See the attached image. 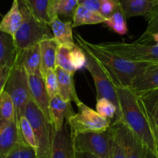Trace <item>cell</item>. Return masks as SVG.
I'll return each instance as SVG.
<instances>
[{
    "label": "cell",
    "instance_id": "6da1fadb",
    "mask_svg": "<svg viewBox=\"0 0 158 158\" xmlns=\"http://www.w3.org/2000/svg\"><path fill=\"white\" fill-rule=\"evenodd\" d=\"M74 39L80 47L88 51L94 57L116 88H130L134 79L150 65L153 64L125 60L102 49L97 44L89 43L78 32H75Z\"/></svg>",
    "mask_w": 158,
    "mask_h": 158
},
{
    "label": "cell",
    "instance_id": "7a4b0ae2",
    "mask_svg": "<svg viewBox=\"0 0 158 158\" xmlns=\"http://www.w3.org/2000/svg\"><path fill=\"white\" fill-rule=\"evenodd\" d=\"M121 120L135 134L146 149L156 155L157 145L136 94L129 88L116 87Z\"/></svg>",
    "mask_w": 158,
    "mask_h": 158
},
{
    "label": "cell",
    "instance_id": "3957f363",
    "mask_svg": "<svg viewBox=\"0 0 158 158\" xmlns=\"http://www.w3.org/2000/svg\"><path fill=\"white\" fill-rule=\"evenodd\" d=\"M23 22L20 29L13 35L14 43L18 51L40 43L44 39L53 37L49 25L37 19L31 9L28 0H18Z\"/></svg>",
    "mask_w": 158,
    "mask_h": 158
},
{
    "label": "cell",
    "instance_id": "277c9868",
    "mask_svg": "<svg viewBox=\"0 0 158 158\" xmlns=\"http://www.w3.org/2000/svg\"><path fill=\"white\" fill-rule=\"evenodd\" d=\"M23 115L29 122L34 132L37 158H50L54 134L53 125L31 98L26 103Z\"/></svg>",
    "mask_w": 158,
    "mask_h": 158
},
{
    "label": "cell",
    "instance_id": "5b68a950",
    "mask_svg": "<svg viewBox=\"0 0 158 158\" xmlns=\"http://www.w3.org/2000/svg\"><path fill=\"white\" fill-rule=\"evenodd\" d=\"M97 45L102 49L129 61L158 63V45L137 41L102 43Z\"/></svg>",
    "mask_w": 158,
    "mask_h": 158
},
{
    "label": "cell",
    "instance_id": "8992f818",
    "mask_svg": "<svg viewBox=\"0 0 158 158\" xmlns=\"http://www.w3.org/2000/svg\"><path fill=\"white\" fill-rule=\"evenodd\" d=\"M76 106L78 112H73L66 118L71 136L82 133L102 132L111 127V120L102 117L82 102Z\"/></svg>",
    "mask_w": 158,
    "mask_h": 158
},
{
    "label": "cell",
    "instance_id": "52a82bcc",
    "mask_svg": "<svg viewBox=\"0 0 158 158\" xmlns=\"http://www.w3.org/2000/svg\"><path fill=\"white\" fill-rule=\"evenodd\" d=\"M4 89L9 95L15 108V120L23 116L29 96L28 75L23 66L15 60L5 84Z\"/></svg>",
    "mask_w": 158,
    "mask_h": 158
},
{
    "label": "cell",
    "instance_id": "ba28073f",
    "mask_svg": "<svg viewBox=\"0 0 158 158\" xmlns=\"http://www.w3.org/2000/svg\"><path fill=\"white\" fill-rule=\"evenodd\" d=\"M74 151L87 152L99 158H111V127L102 132H88L71 136Z\"/></svg>",
    "mask_w": 158,
    "mask_h": 158
},
{
    "label": "cell",
    "instance_id": "9c48e42d",
    "mask_svg": "<svg viewBox=\"0 0 158 158\" xmlns=\"http://www.w3.org/2000/svg\"><path fill=\"white\" fill-rule=\"evenodd\" d=\"M82 49L85 52L87 58L85 68L89 71L90 74H91V77L93 79L94 86H95L97 99H108V100H110V101H112L114 103L115 106L117 107L118 110L119 111V113L121 114L120 108H119V100H118V96L117 93H116V87L112 83V82L108 78V77L105 73L103 69L99 66L97 61L94 60V57L88 51L85 50V49Z\"/></svg>",
    "mask_w": 158,
    "mask_h": 158
},
{
    "label": "cell",
    "instance_id": "30bf717a",
    "mask_svg": "<svg viewBox=\"0 0 158 158\" xmlns=\"http://www.w3.org/2000/svg\"><path fill=\"white\" fill-rule=\"evenodd\" d=\"M111 128L123 148L126 158H145V148L122 120H114Z\"/></svg>",
    "mask_w": 158,
    "mask_h": 158
},
{
    "label": "cell",
    "instance_id": "8fae6325",
    "mask_svg": "<svg viewBox=\"0 0 158 158\" xmlns=\"http://www.w3.org/2000/svg\"><path fill=\"white\" fill-rule=\"evenodd\" d=\"M139 105L151 128L158 149V89L138 94Z\"/></svg>",
    "mask_w": 158,
    "mask_h": 158
},
{
    "label": "cell",
    "instance_id": "7c38bea8",
    "mask_svg": "<svg viewBox=\"0 0 158 158\" xmlns=\"http://www.w3.org/2000/svg\"><path fill=\"white\" fill-rule=\"evenodd\" d=\"M50 158H74L72 138L67 121L60 131H54Z\"/></svg>",
    "mask_w": 158,
    "mask_h": 158
},
{
    "label": "cell",
    "instance_id": "4fadbf2b",
    "mask_svg": "<svg viewBox=\"0 0 158 158\" xmlns=\"http://www.w3.org/2000/svg\"><path fill=\"white\" fill-rule=\"evenodd\" d=\"M27 75L30 98L33 100L34 103L38 106L48 120L51 123L49 111L50 98L46 92L43 78L41 76L29 74Z\"/></svg>",
    "mask_w": 158,
    "mask_h": 158
},
{
    "label": "cell",
    "instance_id": "5bb4252c",
    "mask_svg": "<svg viewBox=\"0 0 158 158\" xmlns=\"http://www.w3.org/2000/svg\"><path fill=\"white\" fill-rule=\"evenodd\" d=\"M49 26L58 46L73 48L75 43L73 37V23L71 21H62L58 15H55L49 23Z\"/></svg>",
    "mask_w": 158,
    "mask_h": 158
},
{
    "label": "cell",
    "instance_id": "9a60e30c",
    "mask_svg": "<svg viewBox=\"0 0 158 158\" xmlns=\"http://www.w3.org/2000/svg\"><path fill=\"white\" fill-rule=\"evenodd\" d=\"M71 103L65 101L58 94L50 99V117L54 131H60L64 126L65 119L73 113Z\"/></svg>",
    "mask_w": 158,
    "mask_h": 158
},
{
    "label": "cell",
    "instance_id": "2e32d148",
    "mask_svg": "<svg viewBox=\"0 0 158 158\" xmlns=\"http://www.w3.org/2000/svg\"><path fill=\"white\" fill-rule=\"evenodd\" d=\"M129 89L136 95L158 89V63L150 65L142 73L136 77Z\"/></svg>",
    "mask_w": 158,
    "mask_h": 158
},
{
    "label": "cell",
    "instance_id": "e0dca14e",
    "mask_svg": "<svg viewBox=\"0 0 158 158\" xmlns=\"http://www.w3.org/2000/svg\"><path fill=\"white\" fill-rule=\"evenodd\" d=\"M16 60L23 66L27 74L42 77L41 56L39 43L23 51H18Z\"/></svg>",
    "mask_w": 158,
    "mask_h": 158
},
{
    "label": "cell",
    "instance_id": "ac0fdd59",
    "mask_svg": "<svg viewBox=\"0 0 158 158\" xmlns=\"http://www.w3.org/2000/svg\"><path fill=\"white\" fill-rule=\"evenodd\" d=\"M58 85V95L63 100L68 102H74L76 105L80 103L81 100L76 93L74 83V75L61 68L55 67Z\"/></svg>",
    "mask_w": 158,
    "mask_h": 158
},
{
    "label": "cell",
    "instance_id": "d6986e66",
    "mask_svg": "<svg viewBox=\"0 0 158 158\" xmlns=\"http://www.w3.org/2000/svg\"><path fill=\"white\" fill-rule=\"evenodd\" d=\"M119 5L125 18L144 16L147 19L156 7L150 0H121Z\"/></svg>",
    "mask_w": 158,
    "mask_h": 158
},
{
    "label": "cell",
    "instance_id": "ffe728a7",
    "mask_svg": "<svg viewBox=\"0 0 158 158\" xmlns=\"http://www.w3.org/2000/svg\"><path fill=\"white\" fill-rule=\"evenodd\" d=\"M20 143L16 120L0 130V158L7 156Z\"/></svg>",
    "mask_w": 158,
    "mask_h": 158
},
{
    "label": "cell",
    "instance_id": "44dd1931",
    "mask_svg": "<svg viewBox=\"0 0 158 158\" xmlns=\"http://www.w3.org/2000/svg\"><path fill=\"white\" fill-rule=\"evenodd\" d=\"M41 56V74L43 77L49 69H55L57 46L53 37L44 39L39 43Z\"/></svg>",
    "mask_w": 158,
    "mask_h": 158
},
{
    "label": "cell",
    "instance_id": "7402d4cb",
    "mask_svg": "<svg viewBox=\"0 0 158 158\" xmlns=\"http://www.w3.org/2000/svg\"><path fill=\"white\" fill-rule=\"evenodd\" d=\"M18 55L13 36L0 32V67H12Z\"/></svg>",
    "mask_w": 158,
    "mask_h": 158
},
{
    "label": "cell",
    "instance_id": "603a6c76",
    "mask_svg": "<svg viewBox=\"0 0 158 158\" xmlns=\"http://www.w3.org/2000/svg\"><path fill=\"white\" fill-rule=\"evenodd\" d=\"M23 22L18 0H12V6L0 22V32H6L12 36L20 29Z\"/></svg>",
    "mask_w": 158,
    "mask_h": 158
},
{
    "label": "cell",
    "instance_id": "cb8c5ba5",
    "mask_svg": "<svg viewBox=\"0 0 158 158\" xmlns=\"http://www.w3.org/2000/svg\"><path fill=\"white\" fill-rule=\"evenodd\" d=\"M31 9L38 19L49 25L56 14V0H28Z\"/></svg>",
    "mask_w": 158,
    "mask_h": 158
},
{
    "label": "cell",
    "instance_id": "d4e9b609",
    "mask_svg": "<svg viewBox=\"0 0 158 158\" xmlns=\"http://www.w3.org/2000/svg\"><path fill=\"white\" fill-rule=\"evenodd\" d=\"M106 19L100 13L91 12L78 5L73 16V26L77 27L85 25H95L105 23Z\"/></svg>",
    "mask_w": 158,
    "mask_h": 158
},
{
    "label": "cell",
    "instance_id": "484cf974",
    "mask_svg": "<svg viewBox=\"0 0 158 158\" xmlns=\"http://www.w3.org/2000/svg\"><path fill=\"white\" fill-rule=\"evenodd\" d=\"M15 120V108L12 99L3 89L0 93V130Z\"/></svg>",
    "mask_w": 158,
    "mask_h": 158
},
{
    "label": "cell",
    "instance_id": "4316f807",
    "mask_svg": "<svg viewBox=\"0 0 158 158\" xmlns=\"http://www.w3.org/2000/svg\"><path fill=\"white\" fill-rule=\"evenodd\" d=\"M17 126H18L19 135H20V143L29 146L33 148L37 151V141H36L35 135L33 131L30 123L28 121L25 116H22L17 120ZM37 153V152H36Z\"/></svg>",
    "mask_w": 158,
    "mask_h": 158
},
{
    "label": "cell",
    "instance_id": "83f0119b",
    "mask_svg": "<svg viewBox=\"0 0 158 158\" xmlns=\"http://www.w3.org/2000/svg\"><path fill=\"white\" fill-rule=\"evenodd\" d=\"M104 23H105V25L108 26L112 30L119 35H125L128 32L125 16L124 15L119 5L114 13L106 18Z\"/></svg>",
    "mask_w": 158,
    "mask_h": 158
},
{
    "label": "cell",
    "instance_id": "f1b7e54d",
    "mask_svg": "<svg viewBox=\"0 0 158 158\" xmlns=\"http://www.w3.org/2000/svg\"><path fill=\"white\" fill-rule=\"evenodd\" d=\"M96 111L102 117L108 120H121V114L114 103L108 99H97L96 102Z\"/></svg>",
    "mask_w": 158,
    "mask_h": 158
},
{
    "label": "cell",
    "instance_id": "f546056e",
    "mask_svg": "<svg viewBox=\"0 0 158 158\" xmlns=\"http://www.w3.org/2000/svg\"><path fill=\"white\" fill-rule=\"evenodd\" d=\"M71 48L66 46H58L56 56V66L61 68L64 70L74 75V70L70 60V51Z\"/></svg>",
    "mask_w": 158,
    "mask_h": 158
},
{
    "label": "cell",
    "instance_id": "4dcf8cb0",
    "mask_svg": "<svg viewBox=\"0 0 158 158\" xmlns=\"http://www.w3.org/2000/svg\"><path fill=\"white\" fill-rule=\"evenodd\" d=\"M78 4L79 0H56V14L73 19Z\"/></svg>",
    "mask_w": 158,
    "mask_h": 158
},
{
    "label": "cell",
    "instance_id": "1f68e13d",
    "mask_svg": "<svg viewBox=\"0 0 158 158\" xmlns=\"http://www.w3.org/2000/svg\"><path fill=\"white\" fill-rule=\"evenodd\" d=\"M70 60L74 70L82 69L86 66L87 58L83 49L77 44H75L74 47L71 48L70 51Z\"/></svg>",
    "mask_w": 158,
    "mask_h": 158
},
{
    "label": "cell",
    "instance_id": "d6a6232c",
    "mask_svg": "<svg viewBox=\"0 0 158 158\" xmlns=\"http://www.w3.org/2000/svg\"><path fill=\"white\" fill-rule=\"evenodd\" d=\"M46 92L50 99L58 94V85L55 69H49L43 77Z\"/></svg>",
    "mask_w": 158,
    "mask_h": 158
},
{
    "label": "cell",
    "instance_id": "836d02e7",
    "mask_svg": "<svg viewBox=\"0 0 158 158\" xmlns=\"http://www.w3.org/2000/svg\"><path fill=\"white\" fill-rule=\"evenodd\" d=\"M4 158H37V157L33 148L20 143Z\"/></svg>",
    "mask_w": 158,
    "mask_h": 158
},
{
    "label": "cell",
    "instance_id": "e575fe53",
    "mask_svg": "<svg viewBox=\"0 0 158 158\" xmlns=\"http://www.w3.org/2000/svg\"><path fill=\"white\" fill-rule=\"evenodd\" d=\"M148 25L146 29V31L143 32L142 35L139 37L138 40H144L147 37L150 36L152 35H158V6L155 8L153 12L150 15L148 19Z\"/></svg>",
    "mask_w": 158,
    "mask_h": 158
},
{
    "label": "cell",
    "instance_id": "d590c367",
    "mask_svg": "<svg viewBox=\"0 0 158 158\" xmlns=\"http://www.w3.org/2000/svg\"><path fill=\"white\" fill-rule=\"evenodd\" d=\"M119 6V2L115 0H107L101 3L100 14L105 19L114 13Z\"/></svg>",
    "mask_w": 158,
    "mask_h": 158
},
{
    "label": "cell",
    "instance_id": "8d00e7d4",
    "mask_svg": "<svg viewBox=\"0 0 158 158\" xmlns=\"http://www.w3.org/2000/svg\"><path fill=\"white\" fill-rule=\"evenodd\" d=\"M111 158H126L123 148L120 144L119 140H117L116 136L114 135L113 131L111 147Z\"/></svg>",
    "mask_w": 158,
    "mask_h": 158
},
{
    "label": "cell",
    "instance_id": "74e56055",
    "mask_svg": "<svg viewBox=\"0 0 158 158\" xmlns=\"http://www.w3.org/2000/svg\"><path fill=\"white\" fill-rule=\"evenodd\" d=\"M101 3L100 0H79L78 5L91 12L100 13Z\"/></svg>",
    "mask_w": 158,
    "mask_h": 158
},
{
    "label": "cell",
    "instance_id": "f35d334b",
    "mask_svg": "<svg viewBox=\"0 0 158 158\" xmlns=\"http://www.w3.org/2000/svg\"><path fill=\"white\" fill-rule=\"evenodd\" d=\"M12 67H2L0 68V93L4 89L5 84L6 83L8 77L10 73Z\"/></svg>",
    "mask_w": 158,
    "mask_h": 158
},
{
    "label": "cell",
    "instance_id": "ab89813d",
    "mask_svg": "<svg viewBox=\"0 0 158 158\" xmlns=\"http://www.w3.org/2000/svg\"><path fill=\"white\" fill-rule=\"evenodd\" d=\"M74 158H99L90 153L81 152V151H74Z\"/></svg>",
    "mask_w": 158,
    "mask_h": 158
},
{
    "label": "cell",
    "instance_id": "60d3db41",
    "mask_svg": "<svg viewBox=\"0 0 158 158\" xmlns=\"http://www.w3.org/2000/svg\"><path fill=\"white\" fill-rule=\"evenodd\" d=\"M136 41H138L139 43H150V42L153 41L155 43V44L158 45V35H152L150 36L147 37V38L144 39V40H137Z\"/></svg>",
    "mask_w": 158,
    "mask_h": 158
},
{
    "label": "cell",
    "instance_id": "b9f144b4",
    "mask_svg": "<svg viewBox=\"0 0 158 158\" xmlns=\"http://www.w3.org/2000/svg\"><path fill=\"white\" fill-rule=\"evenodd\" d=\"M145 158H157L156 154L145 148Z\"/></svg>",
    "mask_w": 158,
    "mask_h": 158
},
{
    "label": "cell",
    "instance_id": "7bdbcfd3",
    "mask_svg": "<svg viewBox=\"0 0 158 158\" xmlns=\"http://www.w3.org/2000/svg\"><path fill=\"white\" fill-rule=\"evenodd\" d=\"M150 1H152L153 2V3H155V4L156 5V6H157V2H158V0H150Z\"/></svg>",
    "mask_w": 158,
    "mask_h": 158
},
{
    "label": "cell",
    "instance_id": "ee69618b",
    "mask_svg": "<svg viewBox=\"0 0 158 158\" xmlns=\"http://www.w3.org/2000/svg\"><path fill=\"white\" fill-rule=\"evenodd\" d=\"M101 2H105V1H107V0H100Z\"/></svg>",
    "mask_w": 158,
    "mask_h": 158
},
{
    "label": "cell",
    "instance_id": "f6af8a7d",
    "mask_svg": "<svg viewBox=\"0 0 158 158\" xmlns=\"http://www.w3.org/2000/svg\"><path fill=\"white\" fill-rule=\"evenodd\" d=\"M156 157L158 158V149H157V153H156Z\"/></svg>",
    "mask_w": 158,
    "mask_h": 158
},
{
    "label": "cell",
    "instance_id": "bcb514c9",
    "mask_svg": "<svg viewBox=\"0 0 158 158\" xmlns=\"http://www.w3.org/2000/svg\"><path fill=\"white\" fill-rule=\"evenodd\" d=\"M115 1H119V0H115Z\"/></svg>",
    "mask_w": 158,
    "mask_h": 158
},
{
    "label": "cell",
    "instance_id": "7dc6e473",
    "mask_svg": "<svg viewBox=\"0 0 158 158\" xmlns=\"http://www.w3.org/2000/svg\"><path fill=\"white\" fill-rule=\"evenodd\" d=\"M157 6H158V2H157Z\"/></svg>",
    "mask_w": 158,
    "mask_h": 158
},
{
    "label": "cell",
    "instance_id": "c3c4849f",
    "mask_svg": "<svg viewBox=\"0 0 158 158\" xmlns=\"http://www.w3.org/2000/svg\"><path fill=\"white\" fill-rule=\"evenodd\" d=\"M0 68H1V67H0Z\"/></svg>",
    "mask_w": 158,
    "mask_h": 158
}]
</instances>
